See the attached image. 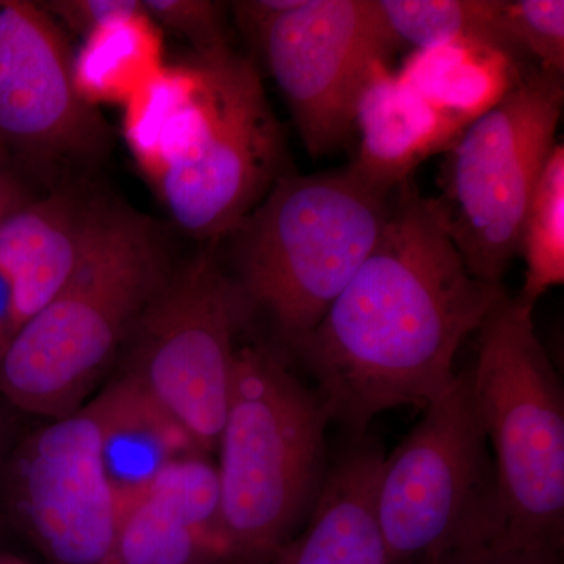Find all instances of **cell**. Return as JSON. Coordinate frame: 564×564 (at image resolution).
<instances>
[{"label":"cell","instance_id":"obj_1","mask_svg":"<svg viewBox=\"0 0 564 564\" xmlns=\"http://www.w3.org/2000/svg\"><path fill=\"white\" fill-rule=\"evenodd\" d=\"M507 295L467 270L413 177L391 196L383 234L293 350L332 423L364 436L384 411L426 404L454 381L456 352Z\"/></svg>","mask_w":564,"mask_h":564},{"label":"cell","instance_id":"obj_2","mask_svg":"<svg viewBox=\"0 0 564 564\" xmlns=\"http://www.w3.org/2000/svg\"><path fill=\"white\" fill-rule=\"evenodd\" d=\"M122 131L174 225L207 245L231 236L284 174L280 122L231 44L163 63L124 104Z\"/></svg>","mask_w":564,"mask_h":564},{"label":"cell","instance_id":"obj_3","mask_svg":"<svg viewBox=\"0 0 564 564\" xmlns=\"http://www.w3.org/2000/svg\"><path fill=\"white\" fill-rule=\"evenodd\" d=\"M172 270L158 225L109 202L76 272L0 358V395L51 421L76 413Z\"/></svg>","mask_w":564,"mask_h":564},{"label":"cell","instance_id":"obj_4","mask_svg":"<svg viewBox=\"0 0 564 564\" xmlns=\"http://www.w3.org/2000/svg\"><path fill=\"white\" fill-rule=\"evenodd\" d=\"M329 423L280 350L239 347L217 444L228 564H273L302 532L332 467Z\"/></svg>","mask_w":564,"mask_h":564},{"label":"cell","instance_id":"obj_5","mask_svg":"<svg viewBox=\"0 0 564 564\" xmlns=\"http://www.w3.org/2000/svg\"><path fill=\"white\" fill-rule=\"evenodd\" d=\"M391 195L337 172L281 174L231 234V274L251 321L285 350L304 343L380 239Z\"/></svg>","mask_w":564,"mask_h":564},{"label":"cell","instance_id":"obj_6","mask_svg":"<svg viewBox=\"0 0 564 564\" xmlns=\"http://www.w3.org/2000/svg\"><path fill=\"white\" fill-rule=\"evenodd\" d=\"M469 370L475 411L496 466L502 533L516 545L563 551L564 392L533 323L505 295L478 328Z\"/></svg>","mask_w":564,"mask_h":564},{"label":"cell","instance_id":"obj_7","mask_svg":"<svg viewBox=\"0 0 564 564\" xmlns=\"http://www.w3.org/2000/svg\"><path fill=\"white\" fill-rule=\"evenodd\" d=\"M375 516L388 564H430L459 545L502 533L496 466L475 411L469 370L455 375L384 456Z\"/></svg>","mask_w":564,"mask_h":564},{"label":"cell","instance_id":"obj_8","mask_svg":"<svg viewBox=\"0 0 564 564\" xmlns=\"http://www.w3.org/2000/svg\"><path fill=\"white\" fill-rule=\"evenodd\" d=\"M563 101V77L541 70L522 77L445 152L433 204L478 280L502 284L518 256L527 207L556 147Z\"/></svg>","mask_w":564,"mask_h":564},{"label":"cell","instance_id":"obj_9","mask_svg":"<svg viewBox=\"0 0 564 564\" xmlns=\"http://www.w3.org/2000/svg\"><path fill=\"white\" fill-rule=\"evenodd\" d=\"M247 304L215 245L170 272L126 345L131 378L204 454L217 452Z\"/></svg>","mask_w":564,"mask_h":564},{"label":"cell","instance_id":"obj_10","mask_svg":"<svg viewBox=\"0 0 564 564\" xmlns=\"http://www.w3.org/2000/svg\"><path fill=\"white\" fill-rule=\"evenodd\" d=\"M110 129L82 96L74 55L43 3L0 0V151L46 187L106 158Z\"/></svg>","mask_w":564,"mask_h":564},{"label":"cell","instance_id":"obj_11","mask_svg":"<svg viewBox=\"0 0 564 564\" xmlns=\"http://www.w3.org/2000/svg\"><path fill=\"white\" fill-rule=\"evenodd\" d=\"M251 40L315 158L350 137L370 68L400 46L377 0H300Z\"/></svg>","mask_w":564,"mask_h":564},{"label":"cell","instance_id":"obj_12","mask_svg":"<svg viewBox=\"0 0 564 564\" xmlns=\"http://www.w3.org/2000/svg\"><path fill=\"white\" fill-rule=\"evenodd\" d=\"M0 497L50 564H110L122 507L104 473L90 402L11 448Z\"/></svg>","mask_w":564,"mask_h":564},{"label":"cell","instance_id":"obj_13","mask_svg":"<svg viewBox=\"0 0 564 564\" xmlns=\"http://www.w3.org/2000/svg\"><path fill=\"white\" fill-rule=\"evenodd\" d=\"M107 204L76 185H62L0 220V270L13 284L20 328L76 272Z\"/></svg>","mask_w":564,"mask_h":564},{"label":"cell","instance_id":"obj_14","mask_svg":"<svg viewBox=\"0 0 564 564\" xmlns=\"http://www.w3.org/2000/svg\"><path fill=\"white\" fill-rule=\"evenodd\" d=\"M352 128L361 141L350 170L370 191L389 196L426 159L445 154L464 129L448 120L389 66L377 61L364 82Z\"/></svg>","mask_w":564,"mask_h":564},{"label":"cell","instance_id":"obj_15","mask_svg":"<svg viewBox=\"0 0 564 564\" xmlns=\"http://www.w3.org/2000/svg\"><path fill=\"white\" fill-rule=\"evenodd\" d=\"M383 458V447L369 434L351 437L332 463L310 521L273 564H388L375 516V485Z\"/></svg>","mask_w":564,"mask_h":564},{"label":"cell","instance_id":"obj_16","mask_svg":"<svg viewBox=\"0 0 564 564\" xmlns=\"http://www.w3.org/2000/svg\"><path fill=\"white\" fill-rule=\"evenodd\" d=\"M99 429L104 473L121 507L147 491L181 456L199 452L187 433L126 375L90 400Z\"/></svg>","mask_w":564,"mask_h":564},{"label":"cell","instance_id":"obj_17","mask_svg":"<svg viewBox=\"0 0 564 564\" xmlns=\"http://www.w3.org/2000/svg\"><path fill=\"white\" fill-rule=\"evenodd\" d=\"M397 73L464 131L522 80L513 52L478 40L445 41L414 50Z\"/></svg>","mask_w":564,"mask_h":564},{"label":"cell","instance_id":"obj_18","mask_svg":"<svg viewBox=\"0 0 564 564\" xmlns=\"http://www.w3.org/2000/svg\"><path fill=\"white\" fill-rule=\"evenodd\" d=\"M163 66L158 25L147 14L113 22L85 39L74 57V76L88 102L124 106Z\"/></svg>","mask_w":564,"mask_h":564},{"label":"cell","instance_id":"obj_19","mask_svg":"<svg viewBox=\"0 0 564 564\" xmlns=\"http://www.w3.org/2000/svg\"><path fill=\"white\" fill-rule=\"evenodd\" d=\"M110 564H226L210 543L151 489L122 507Z\"/></svg>","mask_w":564,"mask_h":564},{"label":"cell","instance_id":"obj_20","mask_svg":"<svg viewBox=\"0 0 564 564\" xmlns=\"http://www.w3.org/2000/svg\"><path fill=\"white\" fill-rule=\"evenodd\" d=\"M525 261L524 285L516 299L534 310L564 282V147L556 143L532 196L519 234L518 256Z\"/></svg>","mask_w":564,"mask_h":564},{"label":"cell","instance_id":"obj_21","mask_svg":"<svg viewBox=\"0 0 564 564\" xmlns=\"http://www.w3.org/2000/svg\"><path fill=\"white\" fill-rule=\"evenodd\" d=\"M377 2L389 31L399 44H411L414 50H422L445 41L478 40L508 50L500 32V0Z\"/></svg>","mask_w":564,"mask_h":564},{"label":"cell","instance_id":"obj_22","mask_svg":"<svg viewBox=\"0 0 564 564\" xmlns=\"http://www.w3.org/2000/svg\"><path fill=\"white\" fill-rule=\"evenodd\" d=\"M148 489L180 510L198 532L220 549L228 564L220 475L209 454L191 452L174 459Z\"/></svg>","mask_w":564,"mask_h":564},{"label":"cell","instance_id":"obj_23","mask_svg":"<svg viewBox=\"0 0 564 564\" xmlns=\"http://www.w3.org/2000/svg\"><path fill=\"white\" fill-rule=\"evenodd\" d=\"M499 22L508 50L529 52L541 73L563 77V0H500Z\"/></svg>","mask_w":564,"mask_h":564},{"label":"cell","instance_id":"obj_24","mask_svg":"<svg viewBox=\"0 0 564 564\" xmlns=\"http://www.w3.org/2000/svg\"><path fill=\"white\" fill-rule=\"evenodd\" d=\"M148 17L158 28L184 36L192 51L228 46L225 7L212 0H143Z\"/></svg>","mask_w":564,"mask_h":564},{"label":"cell","instance_id":"obj_25","mask_svg":"<svg viewBox=\"0 0 564 564\" xmlns=\"http://www.w3.org/2000/svg\"><path fill=\"white\" fill-rule=\"evenodd\" d=\"M43 6L85 39L113 22L147 14L143 0H55Z\"/></svg>","mask_w":564,"mask_h":564},{"label":"cell","instance_id":"obj_26","mask_svg":"<svg viewBox=\"0 0 564 564\" xmlns=\"http://www.w3.org/2000/svg\"><path fill=\"white\" fill-rule=\"evenodd\" d=\"M430 564H563L562 551L505 543L500 538L459 545Z\"/></svg>","mask_w":564,"mask_h":564},{"label":"cell","instance_id":"obj_27","mask_svg":"<svg viewBox=\"0 0 564 564\" xmlns=\"http://www.w3.org/2000/svg\"><path fill=\"white\" fill-rule=\"evenodd\" d=\"M300 0H240L232 2L234 17L250 39L267 24L299 6Z\"/></svg>","mask_w":564,"mask_h":564},{"label":"cell","instance_id":"obj_28","mask_svg":"<svg viewBox=\"0 0 564 564\" xmlns=\"http://www.w3.org/2000/svg\"><path fill=\"white\" fill-rule=\"evenodd\" d=\"M35 196L28 177L0 151V220Z\"/></svg>","mask_w":564,"mask_h":564},{"label":"cell","instance_id":"obj_29","mask_svg":"<svg viewBox=\"0 0 564 564\" xmlns=\"http://www.w3.org/2000/svg\"><path fill=\"white\" fill-rule=\"evenodd\" d=\"M20 329L17 299L10 278L0 270V358Z\"/></svg>","mask_w":564,"mask_h":564},{"label":"cell","instance_id":"obj_30","mask_svg":"<svg viewBox=\"0 0 564 564\" xmlns=\"http://www.w3.org/2000/svg\"><path fill=\"white\" fill-rule=\"evenodd\" d=\"M9 452H7V425L6 417L0 411V474H2L3 463H6Z\"/></svg>","mask_w":564,"mask_h":564},{"label":"cell","instance_id":"obj_31","mask_svg":"<svg viewBox=\"0 0 564 564\" xmlns=\"http://www.w3.org/2000/svg\"><path fill=\"white\" fill-rule=\"evenodd\" d=\"M0 564H35L28 562V560L21 558V556L0 554Z\"/></svg>","mask_w":564,"mask_h":564}]
</instances>
